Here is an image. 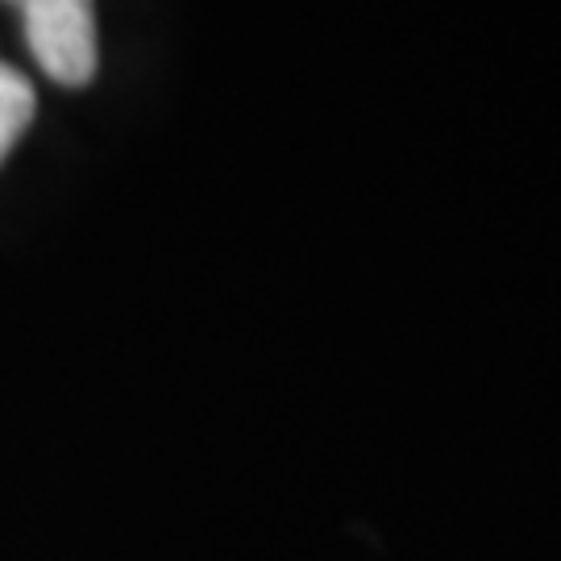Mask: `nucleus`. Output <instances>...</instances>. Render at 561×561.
<instances>
[{
    "mask_svg": "<svg viewBox=\"0 0 561 561\" xmlns=\"http://www.w3.org/2000/svg\"><path fill=\"white\" fill-rule=\"evenodd\" d=\"M25 42L38 67L62 88L96 76V9L92 0H21Z\"/></svg>",
    "mask_w": 561,
    "mask_h": 561,
    "instance_id": "1",
    "label": "nucleus"
},
{
    "mask_svg": "<svg viewBox=\"0 0 561 561\" xmlns=\"http://www.w3.org/2000/svg\"><path fill=\"white\" fill-rule=\"evenodd\" d=\"M34 113H38L34 83L25 80L18 67L0 62V162L9 159V150H13L21 134L30 129Z\"/></svg>",
    "mask_w": 561,
    "mask_h": 561,
    "instance_id": "2",
    "label": "nucleus"
},
{
    "mask_svg": "<svg viewBox=\"0 0 561 561\" xmlns=\"http://www.w3.org/2000/svg\"><path fill=\"white\" fill-rule=\"evenodd\" d=\"M13 4H21V0H13Z\"/></svg>",
    "mask_w": 561,
    "mask_h": 561,
    "instance_id": "3",
    "label": "nucleus"
}]
</instances>
